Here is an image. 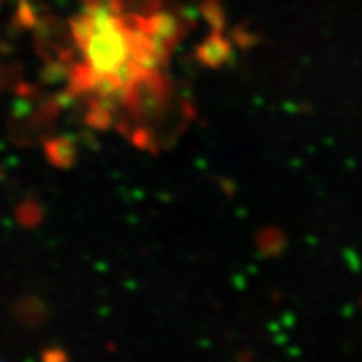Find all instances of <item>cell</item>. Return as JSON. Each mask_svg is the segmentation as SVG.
Here are the masks:
<instances>
[{
  "instance_id": "9",
  "label": "cell",
  "mask_w": 362,
  "mask_h": 362,
  "mask_svg": "<svg viewBox=\"0 0 362 362\" xmlns=\"http://www.w3.org/2000/svg\"><path fill=\"white\" fill-rule=\"evenodd\" d=\"M84 2H88L89 6H103V7H110L112 11H116V0H84ZM121 16V13H119Z\"/></svg>"
},
{
  "instance_id": "5",
  "label": "cell",
  "mask_w": 362,
  "mask_h": 362,
  "mask_svg": "<svg viewBox=\"0 0 362 362\" xmlns=\"http://www.w3.org/2000/svg\"><path fill=\"white\" fill-rule=\"evenodd\" d=\"M161 0H116L117 13L126 17H148L160 12Z\"/></svg>"
},
{
  "instance_id": "2",
  "label": "cell",
  "mask_w": 362,
  "mask_h": 362,
  "mask_svg": "<svg viewBox=\"0 0 362 362\" xmlns=\"http://www.w3.org/2000/svg\"><path fill=\"white\" fill-rule=\"evenodd\" d=\"M71 33L84 52L86 64L101 81H115L124 88L133 72L139 69L134 51L136 29L129 17L119 16L110 7L89 6L72 19Z\"/></svg>"
},
{
  "instance_id": "6",
  "label": "cell",
  "mask_w": 362,
  "mask_h": 362,
  "mask_svg": "<svg viewBox=\"0 0 362 362\" xmlns=\"http://www.w3.org/2000/svg\"><path fill=\"white\" fill-rule=\"evenodd\" d=\"M16 24L19 27H33V25H35V13H34L33 8H30L29 4L25 2V0H22L19 8H17Z\"/></svg>"
},
{
  "instance_id": "1",
  "label": "cell",
  "mask_w": 362,
  "mask_h": 362,
  "mask_svg": "<svg viewBox=\"0 0 362 362\" xmlns=\"http://www.w3.org/2000/svg\"><path fill=\"white\" fill-rule=\"evenodd\" d=\"M121 101L134 124L128 134L139 148H156L160 139H171L188 121V104L176 98L175 86L158 67L136 69Z\"/></svg>"
},
{
  "instance_id": "3",
  "label": "cell",
  "mask_w": 362,
  "mask_h": 362,
  "mask_svg": "<svg viewBox=\"0 0 362 362\" xmlns=\"http://www.w3.org/2000/svg\"><path fill=\"white\" fill-rule=\"evenodd\" d=\"M230 54H232V47L230 42L226 40L221 33L215 30L210 34L203 42L197 47V59L206 67H221L225 62H228Z\"/></svg>"
},
{
  "instance_id": "4",
  "label": "cell",
  "mask_w": 362,
  "mask_h": 362,
  "mask_svg": "<svg viewBox=\"0 0 362 362\" xmlns=\"http://www.w3.org/2000/svg\"><path fill=\"white\" fill-rule=\"evenodd\" d=\"M44 149L47 160L54 166H59V168H71L74 165L76 158H78V148H76L74 141L71 138H66V136L49 139L44 144Z\"/></svg>"
},
{
  "instance_id": "7",
  "label": "cell",
  "mask_w": 362,
  "mask_h": 362,
  "mask_svg": "<svg viewBox=\"0 0 362 362\" xmlns=\"http://www.w3.org/2000/svg\"><path fill=\"white\" fill-rule=\"evenodd\" d=\"M39 208L34 205V203H24V205L19 206L17 210V218L22 225H33L34 221L39 220Z\"/></svg>"
},
{
  "instance_id": "8",
  "label": "cell",
  "mask_w": 362,
  "mask_h": 362,
  "mask_svg": "<svg viewBox=\"0 0 362 362\" xmlns=\"http://www.w3.org/2000/svg\"><path fill=\"white\" fill-rule=\"evenodd\" d=\"M67 357L62 351L54 349V351H45L42 356V362H66Z\"/></svg>"
}]
</instances>
